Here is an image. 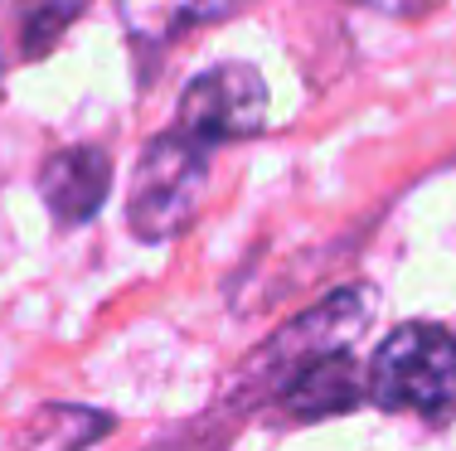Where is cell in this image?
I'll list each match as a JSON object with an SVG mask.
<instances>
[{"instance_id":"3","label":"cell","mask_w":456,"mask_h":451,"mask_svg":"<svg viewBox=\"0 0 456 451\" xmlns=\"http://www.w3.org/2000/svg\"><path fill=\"white\" fill-rule=\"evenodd\" d=\"M175 126L209 146L257 136L267 126V83L248 63H219L180 93Z\"/></svg>"},{"instance_id":"5","label":"cell","mask_w":456,"mask_h":451,"mask_svg":"<svg viewBox=\"0 0 456 451\" xmlns=\"http://www.w3.org/2000/svg\"><path fill=\"white\" fill-rule=\"evenodd\" d=\"M238 5H248V0H117L126 29L141 44H166V39H175L194 25L233 15Z\"/></svg>"},{"instance_id":"4","label":"cell","mask_w":456,"mask_h":451,"mask_svg":"<svg viewBox=\"0 0 456 451\" xmlns=\"http://www.w3.org/2000/svg\"><path fill=\"white\" fill-rule=\"evenodd\" d=\"M112 189V156L102 146H69L45 165L39 195L59 223H88Z\"/></svg>"},{"instance_id":"7","label":"cell","mask_w":456,"mask_h":451,"mask_svg":"<svg viewBox=\"0 0 456 451\" xmlns=\"http://www.w3.org/2000/svg\"><path fill=\"white\" fill-rule=\"evenodd\" d=\"M369 10H388V15H418V10H428L432 0H360Z\"/></svg>"},{"instance_id":"6","label":"cell","mask_w":456,"mask_h":451,"mask_svg":"<svg viewBox=\"0 0 456 451\" xmlns=\"http://www.w3.org/2000/svg\"><path fill=\"white\" fill-rule=\"evenodd\" d=\"M93 0H15L20 10V44L25 53H49L59 35L88 10Z\"/></svg>"},{"instance_id":"2","label":"cell","mask_w":456,"mask_h":451,"mask_svg":"<svg viewBox=\"0 0 456 451\" xmlns=\"http://www.w3.org/2000/svg\"><path fill=\"white\" fill-rule=\"evenodd\" d=\"M369 399L388 413H447L456 403V335L432 320H408L369 364Z\"/></svg>"},{"instance_id":"1","label":"cell","mask_w":456,"mask_h":451,"mask_svg":"<svg viewBox=\"0 0 456 451\" xmlns=\"http://www.w3.org/2000/svg\"><path fill=\"white\" fill-rule=\"evenodd\" d=\"M209 150H214L209 141L190 136L184 126L160 132L156 141L141 150L132 199H126L132 229L141 238L160 243V238H175L180 229L194 223L200 199L209 189Z\"/></svg>"}]
</instances>
